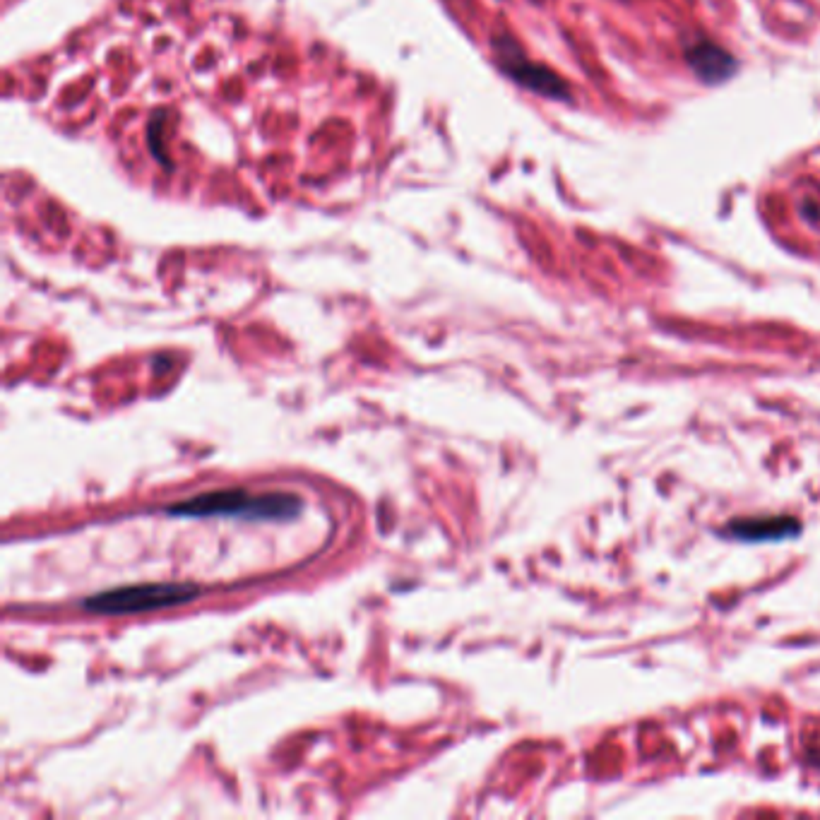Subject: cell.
Here are the masks:
<instances>
[{
  "label": "cell",
  "instance_id": "cell-1",
  "mask_svg": "<svg viewBox=\"0 0 820 820\" xmlns=\"http://www.w3.org/2000/svg\"><path fill=\"white\" fill-rule=\"evenodd\" d=\"M301 501L289 493H267L251 496L246 491L200 493L171 505L169 515L176 518H253V520H287L299 513Z\"/></svg>",
  "mask_w": 820,
  "mask_h": 820
},
{
  "label": "cell",
  "instance_id": "cell-2",
  "mask_svg": "<svg viewBox=\"0 0 820 820\" xmlns=\"http://www.w3.org/2000/svg\"><path fill=\"white\" fill-rule=\"evenodd\" d=\"M198 594L200 590L190 582H145V585L116 587V590L94 594L82 602V609L101 616H128L186 604Z\"/></svg>",
  "mask_w": 820,
  "mask_h": 820
},
{
  "label": "cell",
  "instance_id": "cell-3",
  "mask_svg": "<svg viewBox=\"0 0 820 820\" xmlns=\"http://www.w3.org/2000/svg\"><path fill=\"white\" fill-rule=\"evenodd\" d=\"M501 63H503L505 73L513 75L522 87L532 89V92L542 94V97H549V99H558V101L570 99L568 85L554 73V70L544 68V65L525 61V58L515 51L513 44H508V51L501 53Z\"/></svg>",
  "mask_w": 820,
  "mask_h": 820
},
{
  "label": "cell",
  "instance_id": "cell-4",
  "mask_svg": "<svg viewBox=\"0 0 820 820\" xmlns=\"http://www.w3.org/2000/svg\"><path fill=\"white\" fill-rule=\"evenodd\" d=\"M686 63L705 85H722L736 73L739 63L724 46L710 39H698L686 46Z\"/></svg>",
  "mask_w": 820,
  "mask_h": 820
},
{
  "label": "cell",
  "instance_id": "cell-5",
  "mask_svg": "<svg viewBox=\"0 0 820 820\" xmlns=\"http://www.w3.org/2000/svg\"><path fill=\"white\" fill-rule=\"evenodd\" d=\"M784 527H796L794 520H744L736 522L732 530H727V534H734L736 539H751V542H765V539H780L784 534Z\"/></svg>",
  "mask_w": 820,
  "mask_h": 820
}]
</instances>
